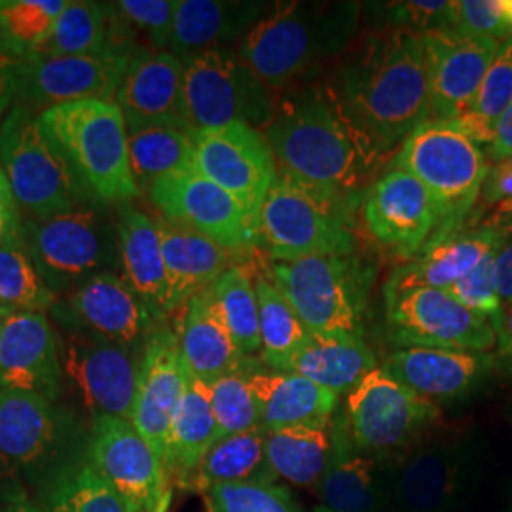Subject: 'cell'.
Returning <instances> with one entry per match:
<instances>
[{"label":"cell","mask_w":512,"mask_h":512,"mask_svg":"<svg viewBox=\"0 0 512 512\" xmlns=\"http://www.w3.org/2000/svg\"><path fill=\"white\" fill-rule=\"evenodd\" d=\"M334 92L382 156L403 145L431 120L423 38L391 27L366 35L342 61Z\"/></svg>","instance_id":"cell-1"},{"label":"cell","mask_w":512,"mask_h":512,"mask_svg":"<svg viewBox=\"0 0 512 512\" xmlns=\"http://www.w3.org/2000/svg\"><path fill=\"white\" fill-rule=\"evenodd\" d=\"M262 133L274 152L277 173L346 200L382 158L351 122L336 92L321 86L279 101Z\"/></svg>","instance_id":"cell-2"},{"label":"cell","mask_w":512,"mask_h":512,"mask_svg":"<svg viewBox=\"0 0 512 512\" xmlns=\"http://www.w3.org/2000/svg\"><path fill=\"white\" fill-rule=\"evenodd\" d=\"M359 12L355 2H275L241 38L236 54L266 88H287L348 46Z\"/></svg>","instance_id":"cell-3"},{"label":"cell","mask_w":512,"mask_h":512,"mask_svg":"<svg viewBox=\"0 0 512 512\" xmlns=\"http://www.w3.org/2000/svg\"><path fill=\"white\" fill-rule=\"evenodd\" d=\"M0 458L35 494L92 458L90 420L69 404L0 389Z\"/></svg>","instance_id":"cell-4"},{"label":"cell","mask_w":512,"mask_h":512,"mask_svg":"<svg viewBox=\"0 0 512 512\" xmlns=\"http://www.w3.org/2000/svg\"><path fill=\"white\" fill-rule=\"evenodd\" d=\"M84 194L126 203L141 192L129 165L126 118L114 101H76L38 114Z\"/></svg>","instance_id":"cell-5"},{"label":"cell","mask_w":512,"mask_h":512,"mask_svg":"<svg viewBox=\"0 0 512 512\" xmlns=\"http://www.w3.org/2000/svg\"><path fill=\"white\" fill-rule=\"evenodd\" d=\"M258 239L274 262L353 255L349 200L277 173L260 209Z\"/></svg>","instance_id":"cell-6"},{"label":"cell","mask_w":512,"mask_h":512,"mask_svg":"<svg viewBox=\"0 0 512 512\" xmlns=\"http://www.w3.org/2000/svg\"><path fill=\"white\" fill-rule=\"evenodd\" d=\"M315 334L361 336L372 275L361 258L310 256L270 262L266 275Z\"/></svg>","instance_id":"cell-7"},{"label":"cell","mask_w":512,"mask_h":512,"mask_svg":"<svg viewBox=\"0 0 512 512\" xmlns=\"http://www.w3.org/2000/svg\"><path fill=\"white\" fill-rule=\"evenodd\" d=\"M393 167L416 177L433 198L442 224L452 226L480 198L490 165L480 145L454 124L427 120L399 148Z\"/></svg>","instance_id":"cell-8"},{"label":"cell","mask_w":512,"mask_h":512,"mask_svg":"<svg viewBox=\"0 0 512 512\" xmlns=\"http://www.w3.org/2000/svg\"><path fill=\"white\" fill-rule=\"evenodd\" d=\"M184 63V110L192 135L230 124L262 129L277 101L255 73L228 48L190 55Z\"/></svg>","instance_id":"cell-9"},{"label":"cell","mask_w":512,"mask_h":512,"mask_svg":"<svg viewBox=\"0 0 512 512\" xmlns=\"http://www.w3.org/2000/svg\"><path fill=\"white\" fill-rule=\"evenodd\" d=\"M0 167L19 207L46 219L78 207L82 188L35 110L14 105L0 122Z\"/></svg>","instance_id":"cell-10"},{"label":"cell","mask_w":512,"mask_h":512,"mask_svg":"<svg viewBox=\"0 0 512 512\" xmlns=\"http://www.w3.org/2000/svg\"><path fill=\"white\" fill-rule=\"evenodd\" d=\"M23 245L42 281L57 293H73L120 262L118 236L90 207H74L23 226Z\"/></svg>","instance_id":"cell-11"},{"label":"cell","mask_w":512,"mask_h":512,"mask_svg":"<svg viewBox=\"0 0 512 512\" xmlns=\"http://www.w3.org/2000/svg\"><path fill=\"white\" fill-rule=\"evenodd\" d=\"M59 353L65 391L71 389L88 420L116 416L131 421L143 353L59 321Z\"/></svg>","instance_id":"cell-12"},{"label":"cell","mask_w":512,"mask_h":512,"mask_svg":"<svg viewBox=\"0 0 512 512\" xmlns=\"http://www.w3.org/2000/svg\"><path fill=\"white\" fill-rule=\"evenodd\" d=\"M384 296L391 340L401 348L488 353L497 344L492 323L465 310L444 289L385 287Z\"/></svg>","instance_id":"cell-13"},{"label":"cell","mask_w":512,"mask_h":512,"mask_svg":"<svg viewBox=\"0 0 512 512\" xmlns=\"http://www.w3.org/2000/svg\"><path fill=\"white\" fill-rule=\"evenodd\" d=\"M439 416L437 406L374 368L346 399V425L355 448L368 456L393 454L408 446L421 429Z\"/></svg>","instance_id":"cell-14"},{"label":"cell","mask_w":512,"mask_h":512,"mask_svg":"<svg viewBox=\"0 0 512 512\" xmlns=\"http://www.w3.org/2000/svg\"><path fill=\"white\" fill-rule=\"evenodd\" d=\"M133 55L31 54L19 59L18 101L37 114L76 101H114Z\"/></svg>","instance_id":"cell-15"},{"label":"cell","mask_w":512,"mask_h":512,"mask_svg":"<svg viewBox=\"0 0 512 512\" xmlns=\"http://www.w3.org/2000/svg\"><path fill=\"white\" fill-rule=\"evenodd\" d=\"M194 169L234 196L258 230L262 203L277 177L274 152L260 129L230 124L194 135Z\"/></svg>","instance_id":"cell-16"},{"label":"cell","mask_w":512,"mask_h":512,"mask_svg":"<svg viewBox=\"0 0 512 512\" xmlns=\"http://www.w3.org/2000/svg\"><path fill=\"white\" fill-rule=\"evenodd\" d=\"M148 194L164 219L183 224L228 251L243 253L260 243L255 222L243 205L196 169L165 177Z\"/></svg>","instance_id":"cell-17"},{"label":"cell","mask_w":512,"mask_h":512,"mask_svg":"<svg viewBox=\"0 0 512 512\" xmlns=\"http://www.w3.org/2000/svg\"><path fill=\"white\" fill-rule=\"evenodd\" d=\"M95 467L122 497L129 512H158L171 499L164 463L129 420L95 416L90 420Z\"/></svg>","instance_id":"cell-18"},{"label":"cell","mask_w":512,"mask_h":512,"mask_svg":"<svg viewBox=\"0 0 512 512\" xmlns=\"http://www.w3.org/2000/svg\"><path fill=\"white\" fill-rule=\"evenodd\" d=\"M0 389L63 403L59 336L44 311L0 306Z\"/></svg>","instance_id":"cell-19"},{"label":"cell","mask_w":512,"mask_h":512,"mask_svg":"<svg viewBox=\"0 0 512 512\" xmlns=\"http://www.w3.org/2000/svg\"><path fill=\"white\" fill-rule=\"evenodd\" d=\"M425 46L431 120L458 122L475 103L499 42L471 37L458 29L421 35Z\"/></svg>","instance_id":"cell-20"},{"label":"cell","mask_w":512,"mask_h":512,"mask_svg":"<svg viewBox=\"0 0 512 512\" xmlns=\"http://www.w3.org/2000/svg\"><path fill=\"white\" fill-rule=\"evenodd\" d=\"M363 220L370 236L399 256L418 255L440 230L433 198L416 177L399 167H391L368 188Z\"/></svg>","instance_id":"cell-21"},{"label":"cell","mask_w":512,"mask_h":512,"mask_svg":"<svg viewBox=\"0 0 512 512\" xmlns=\"http://www.w3.org/2000/svg\"><path fill=\"white\" fill-rule=\"evenodd\" d=\"M55 317L137 353L145 351L150 334L158 329L143 300L116 272L95 275L74 289L67 310Z\"/></svg>","instance_id":"cell-22"},{"label":"cell","mask_w":512,"mask_h":512,"mask_svg":"<svg viewBox=\"0 0 512 512\" xmlns=\"http://www.w3.org/2000/svg\"><path fill=\"white\" fill-rule=\"evenodd\" d=\"M188 378L190 374L184 366L177 332L158 327L150 334L143 351L131 423L162 463L171 423L183 399Z\"/></svg>","instance_id":"cell-23"},{"label":"cell","mask_w":512,"mask_h":512,"mask_svg":"<svg viewBox=\"0 0 512 512\" xmlns=\"http://www.w3.org/2000/svg\"><path fill=\"white\" fill-rule=\"evenodd\" d=\"M114 103L122 110L128 131L171 126L190 133L184 110L183 59L169 50L137 52L129 61Z\"/></svg>","instance_id":"cell-24"},{"label":"cell","mask_w":512,"mask_h":512,"mask_svg":"<svg viewBox=\"0 0 512 512\" xmlns=\"http://www.w3.org/2000/svg\"><path fill=\"white\" fill-rule=\"evenodd\" d=\"M465 480V459L458 446L429 442L406 454L387 478L395 512H448Z\"/></svg>","instance_id":"cell-25"},{"label":"cell","mask_w":512,"mask_h":512,"mask_svg":"<svg viewBox=\"0 0 512 512\" xmlns=\"http://www.w3.org/2000/svg\"><path fill=\"white\" fill-rule=\"evenodd\" d=\"M389 376L427 401H452L467 395L492 368L490 353L439 348H401L382 365Z\"/></svg>","instance_id":"cell-26"},{"label":"cell","mask_w":512,"mask_h":512,"mask_svg":"<svg viewBox=\"0 0 512 512\" xmlns=\"http://www.w3.org/2000/svg\"><path fill=\"white\" fill-rule=\"evenodd\" d=\"M507 236L509 230L488 224L461 232H446L433 239L412 262L397 266L385 287H431L446 291L461 277L473 272L486 256L494 255Z\"/></svg>","instance_id":"cell-27"},{"label":"cell","mask_w":512,"mask_h":512,"mask_svg":"<svg viewBox=\"0 0 512 512\" xmlns=\"http://www.w3.org/2000/svg\"><path fill=\"white\" fill-rule=\"evenodd\" d=\"M275 4L258 0H177L169 52L186 59L228 48L245 37Z\"/></svg>","instance_id":"cell-28"},{"label":"cell","mask_w":512,"mask_h":512,"mask_svg":"<svg viewBox=\"0 0 512 512\" xmlns=\"http://www.w3.org/2000/svg\"><path fill=\"white\" fill-rule=\"evenodd\" d=\"M165 272L169 279L171 310L184 308L194 296L209 291L232 266L239 253L171 220L156 219Z\"/></svg>","instance_id":"cell-29"},{"label":"cell","mask_w":512,"mask_h":512,"mask_svg":"<svg viewBox=\"0 0 512 512\" xmlns=\"http://www.w3.org/2000/svg\"><path fill=\"white\" fill-rule=\"evenodd\" d=\"M348 439L346 420H334V416L266 431V458L279 480L315 488Z\"/></svg>","instance_id":"cell-30"},{"label":"cell","mask_w":512,"mask_h":512,"mask_svg":"<svg viewBox=\"0 0 512 512\" xmlns=\"http://www.w3.org/2000/svg\"><path fill=\"white\" fill-rule=\"evenodd\" d=\"M120 205L116 236L124 279L143 300L152 317L162 323L173 310L156 219L129 207L128 203Z\"/></svg>","instance_id":"cell-31"},{"label":"cell","mask_w":512,"mask_h":512,"mask_svg":"<svg viewBox=\"0 0 512 512\" xmlns=\"http://www.w3.org/2000/svg\"><path fill=\"white\" fill-rule=\"evenodd\" d=\"M245 374L253 387L264 431L327 420L336 412L340 397L298 374L262 368L253 359L245 366Z\"/></svg>","instance_id":"cell-32"},{"label":"cell","mask_w":512,"mask_h":512,"mask_svg":"<svg viewBox=\"0 0 512 512\" xmlns=\"http://www.w3.org/2000/svg\"><path fill=\"white\" fill-rule=\"evenodd\" d=\"M183 310L175 332L190 376L211 385L222 376L245 368L249 357L239 351L230 330L226 329L211 289L194 296Z\"/></svg>","instance_id":"cell-33"},{"label":"cell","mask_w":512,"mask_h":512,"mask_svg":"<svg viewBox=\"0 0 512 512\" xmlns=\"http://www.w3.org/2000/svg\"><path fill=\"white\" fill-rule=\"evenodd\" d=\"M217 440L219 427L211 406L209 385L190 376L165 448L164 469L169 484L196 490L203 459Z\"/></svg>","instance_id":"cell-34"},{"label":"cell","mask_w":512,"mask_h":512,"mask_svg":"<svg viewBox=\"0 0 512 512\" xmlns=\"http://www.w3.org/2000/svg\"><path fill=\"white\" fill-rule=\"evenodd\" d=\"M374 368H378L376 355L361 336L311 332L306 344L279 370L298 374L340 397L342 393H349Z\"/></svg>","instance_id":"cell-35"},{"label":"cell","mask_w":512,"mask_h":512,"mask_svg":"<svg viewBox=\"0 0 512 512\" xmlns=\"http://www.w3.org/2000/svg\"><path fill=\"white\" fill-rule=\"evenodd\" d=\"M315 492L321 505L332 512H384L389 503L378 459L357 450L351 437L338 450Z\"/></svg>","instance_id":"cell-36"},{"label":"cell","mask_w":512,"mask_h":512,"mask_svg":"<svg viewBox=\"0 0 512 512\" xmlns=\"http://www.w3.org/2000/svg\"><path fill=\"white\" fill-rule=\"evenodd\" d=\"M266 458V431L253 429L215 442L203 459L196 490L207 492L220 484H275Z\"/></svg>","instance_id":"cell-37"},{"label":"cell","mask_w":512,"mask_h":512,"mask_svg":"<svg viewBox=\"0 0 512 512\" xmlns=\"http://www.w3.org/2000/svg\"><path fill=\"white\" fill-rule=\"evenodd\" d=\"M129 165L139 192L175 173L194 169V135L171 126L128 131Z\"/></svg>","instance_id":"cell-38"},{"label":"cell","mask_w":512,"mask_h":512,"mask_svg":"<svg viewBox=\"0 0 512 512\" xmlns=\"http://www.w3.org/2000/svg\"><path fill=\"white\" fill-rule=\"evenodd\" d=\"M31 495L44 512H129L92 458Z\"/></svg>","instance_id":"cell-39"},{"label":"cell","mask_w":512,"mask_h":512,"mask_svg":"<svg viewBox=\"0 0 512 512\" xmlns=\"http://www.w3.org/2000/svg\"><path fill=\"white\" fill-rule=\"evenodd\" d=\"M262 361L279 370L281 365L306 344L310 329L298 317L291 302L266 275L255 277Z\"/></svg>","instance_id":"cell-40"},{"label":"cell","mask_w":512,"mask_h":512,"mask_svg":"<svg viewBox=\"0 0 512 512\" xmlns=\"http://www.w3.org/2000/svg\"><path fill=\"white\" fill-rule=\"evenodd\" d=\"M211 294L239 351L249 359L262 353L255 279L249 272L239 264L232 266L220 275L219 281L211 287Z\"/></svg>","instance_id":"cell-41"},{"label":"cell","mask_w":512,"mask_h":512,"mask_svg":"<svg viewBox=\"0 0 512 512\" xmlns=\"http://www.w3.org/2000/svg\"><path fill=\"white\" fill-rule=\"evenodd\" d=\"M109 50L112 46L107 4L71 0L57 19L52 35L35 54L93 55Z\"/></svg>","instance_id":"cell-42"},{"label":"cell","mask_w":512,"mask_h":512,"mask_svg":"<svg viewBox=\"0 0 512 512\" xmlns=\"http://www.w3.org/2000/svg\"><path fill=\"white\" fill-rule=\"evenodd\" d=\"M67 0H0V48L16 57L38 52Z\"/></svg>","instance_id":"cell-43"},{"label":"cell","mask_w":512,"mask_h":512,"mask_svg":"<svg viewBox=\"0 0 512 512\" xmlns=\"http://www.w3.org/2000/svg\"><path fill=\"white\" fill-rule=\"evenodd\" d=\"M512 101V38L499 44L471 110L454 122L476 145H490L495 124Z\"/></svg>","instance_id":"cell-44"},{"label":"cell","mask_w":512,"mask_h":512,"mask_svg":"<svg viewBox=\"0 0 512 512\" xmlns=\"http://www.w3.org/2000/svg\"><path fill=\"white\" fill-rule=\"evenodd\" d=\"M55 293L42 281L25 245L0 249V306L16 310L46 311L52 308Z\"/></svg>","instance_id":"cell-45"},{"label":"cell","mask_w":512,"mask_h":512,"mask_svg":"<svg viewBox=\"0 0 512 512\" xmlns=\"http://www.w3.org/2000/svg\"><path fill=\"white\" fill-rule=\"evenodd\" d=\"M209 395L219 427V439L262 427L258 403L245 368L215 380L209 385Z\"/></svg>","instance_id":"cell-46"},{"label":"cell","mask_w":512,"mask_h":512,"mask_svg":"<svg viewBox=\"0 0 512 512\" xmlns=\"http://www.w3.org/2000/svg\"><path fill=\"white\" fill-rule=\"evenodd\" d=\"M209 512H302L291 490L275 484H220L205 492Z\"/></svg>","instance_id":"cell-47"},{"label":"cell","mask_w":512,"mask_h":512,"mask_svg":"<svg viewBox=\"0 0 512 512\" xmlns=\"http://www.w3.org/2000/svg\"><path fill=\"white\" fill-rule=\"evenodd\" d=\"M141 50L139 37L147 38L148 50L167 52L171 46L177 0H120L112 2Z\"/></svg>","instance_id":"cell-48"},{"label":"cell","mask_w":512,"mask_h":512,"mask_svg":"<svg viewBox=\"0 0 512 512\" xmlns=\"http://www.w3.org/2000/svg\"><path fill=\"white\" fill-rule=\"evenodd\" d=\"M454 25L465 35L501 44L512 38V0H458Z\"/></svg>","instance_id":"cell-49"},{"label":"cell","mask_w":512,"mask_h":512,"mask_svg":"<svg viewBox=\"0 0 512 512\" xmlns=\"http://www.w3.org/2000/svg\"><path fill=\"white\" fill-rule=\"evenodd\" d=\"M385 27L406 29L418 35L456 29L454 2L448 0H404L384 4Z\"/></svg>","instance_id":"cell-50"},{"label":"cell","mask_w":512,"mask_h":512,"mask_svg":"<svg viewBox=\"0 0 512 512\" xmlns=\"http://www.w3.org/2000/svg\"><path fill=\"white\" fill-rule=\"evenodd\" d=\"M494 256L495 253L486 256L473 272L461 277L458 283L446 289L465 310L473 311L490 323H494L503 310V302L495 289Z\"/></svg>","instance_id":"cell-51"},{"label":"cell","mask_w":512,"mask_h":512,"mask_svg":"<svg viewBox=\"0 0 512 512\" xmlns=\"http://www.w3.org/2000/svg\"><path fill=\"white\" fill-rule=\"evenodd\" d=\"M23 226L18 200L0 167V249L23 243Z\"/></svg>","instance_id":"cell-52"},{"label":"cell","mask_w":512,"mask_h":512,"mask_svg":"<svg viewBox=\"0 0 512 512\" xmlns=\"http://www.w3.org/2000/svg\"><path fill=\"white\" fill-rule=\"evenodd\" d=\"M480 200L484 205H494L509 202L512 200V164L511 162H501L494 164L488 171V177L482 184L480 190Z\"/></svg>","instance_id":"cell-53"},{"label":"cell","mask_w":512,"mask_h":512,"mask_svg":"<svg viewBox=\"0 0 512 512\" xmlns=\"http://www.w3.org/2000/svg\"><path fill=\"white\" fill-rule=\"evenodd\" d=\"M19 59L0 48V122L18 101Z\"/></svg>","instance_id":"cell-54"},{"label":"cell","mask_w":512,"mask_h":512,"mask_svg":"<svg viewBox=\"0 0 512 512\" xmlns=\"http://www.w3.org/2000/svg\"><path fill=\"white\" fill-rule=\"evenodd\" d=\"M497 338V353H495V368L505 374H512V302L503 304L499 317L492 323Z\"/></svg>","instance_id":"cell-55"},{"label":"cell","mask_w":512,"mask_h":512,"mask_svg":"<svg viewBox=\"0 0 512 512\" xmlns=\"http://www.w3.org/2000/svg\"><path fill=\"white\" fill-rule=\"evenodd\" d=\"M494 281L503 304L512 302V232L499 245L494 256Z\"/></svg>","instance_id":"cell-56"},{"label":"cell","mask_w":512,"mask_h":512,"mask_svg":"<svg viewBox=\"0 0 512 512\" xmlns=\"http://www.w3.org/2000/svg\"><path fill=\"white\" fill-rule=\"evenodd\" d=\"M486 158H490L494 164H501L512 158V101L495 124L494 137L488 145Z\"/></svg>","instance_id":"cell-57"},{"label":"cell","mask_w":512,"mask_h":512,"mask_svg":"<svg viewBox=\"0 0 512 512\" xmlns=\"http://www.w3.org/2000/svg\"><path fill=\"white\" fill-rule=\"evenodd\" d=\"M4 512H44L38 507L37 501L33 499V495L29 494V490L19 484L14 490V494L10 495V499L4 505Z\"/></svg>","instance_id":"cell-58"},{"label":"cell","mask_w":512,"mask_h":512,"mask_svg":"<svg viewBox=\"0 0 512 512\" xmlns=\"http://www.w3.org/2000/svg\"><path fill=\"white\" fill-rule=\"evenodd\" d=\"M486 224L512 232V200L499 203L497 207H494V213L490 215V220Z\"/></svg>","instance_id":"cell-59"},{"label":"cell","mask_w":512,"mask_h":512,"mask_svg":"<svg viewBox=\"0 0 512 512\" xmlns=\"http://www.w3.org/2000/svg\"><path fill=\"white\" fill-rule=\"evenodd\" d=\"M19 484H23L19 478H12L6 482H0V512H4V505L10 499V495L14 494V490L18 488Z\"/></svg>","instance_id":"cell-60"},{"label":"cell","mask_w":512,"mask_h":512,"mask_svg":"<svg viewBox=\"0 0 512 512\" xmlns=\"http://www.w3.org/2000/svg\"><path fill=\"white\" fill-rule=\"evenodd\" d=\"M12 478H18L16 473L6 465V461L0 458V482H6V480H12Z\"/></svg>","instance_id":"cell-61"},{"label":"cell","mask_w":512,"mask_h":512,"mask_svg":"<svg viewBox=\"0 0 512 512\" xmlns=\"http://www.w3.org/2000/svg\"><path fill=\"white\" fill-rule=\"evenodd\" d=\"M169 503H171V499H167V501H165L164 505H162V507H160V509H158V512H167V509H169Z\"/></svg>","instance_id":"cell-62"},{"label":"cell","mask_w":512,"mask_h":512,"mask_svg":"<svg viewBox=\"0 0 512 512\" xmlns=\"http://www.w3.org/2000/svg\"><path fill=\"white\" fill-rule=\"evenodd\" d=\"M313 512H332L330 509H327V507H323V505H317L315 509H313Z\"/></svg>","instance_id":"cell-63"},{"label":"cell","mask_w":512,"mask_h":512,"mask_svg":"<svg viewBox=\"0 0 512 512\" xmlns=\"http://www.w3.org/2000/svg\"><path fill=\"white\" fill-rule=\"evenodd\" d=\"M505 162H511L512 164V158H509V160H505Z\"/></svg>","instance_id":"cell-64"}]
</instances>
